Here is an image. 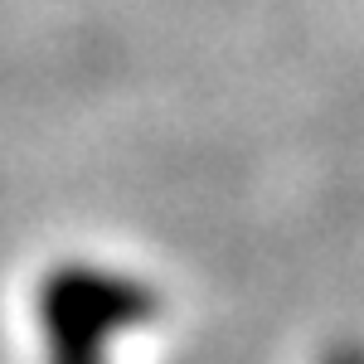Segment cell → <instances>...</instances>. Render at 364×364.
I'll list each match as a JSON object with an SVG mask.
<instances>
[{
  "instance_id": "6da1fadb",
  "label": "cell",
  "mask_w": 364,
  "mask_h": 364,
  "mask_svg": "<svg viewBox=\"0 0 364 364\" xmlns=\"http://www.w3.org/2000/svg\"><path fill=\"white\" fill-rule=\"evenodd\" d=\"M156 291L122 267L87 257L54 262L34 287L44 364H112L117 345L156 321Z\"/></svg>"
}]
</instances>
